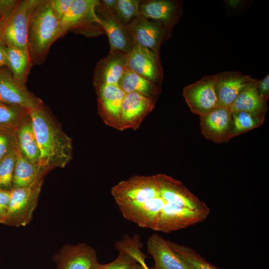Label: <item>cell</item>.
<instances>
[{
  "instance_id": "cell-38",
  "label": "cell",
  "mask_w": 269,
  "mask_h": 269,
  "mask_svg": "<svg viewBox=\"0 0 269 269\" xmlns=\"http://www.w3.org/2000/svg\"><path fill=\"white\" fill-rule=\"evenodd\" d=\"M7 67V58L6 51V45L0 41V68Z\"/></svg>"
},
{
  "instance_id": "cell-6",
  "label": "cell",
  "mask_w": 269,
  "mask_h": 269,
  "mask_svg": "<svg viewBox=\"0 0 269 269\" xmlns=\"http://www.w3.org/2000/svg\"><path fill=\"white\" fill-rule=\"evenodd\" d=\"M99 0H73L69 10L60 20V38L68 31L78 29L80 32L91 34L90 29L99 34L104 33L97 19L95 7Z\"/></svg>"
},
{
  "instance_id": "cell-43",
  "label": "cell",
  "mask_w": 269,
  "mask_h": 269,
  "mask_svg": "<svg viewBox=\"0 0 269 269\" xmlns=\"http://www.w3.org/2000/svg\"><path fill=\"white\" fill-rule=\"evenodd\" d=\"M131 269H145L141 265L136 263L131 268Z\"/></svg>"
},
{
  "instance_id": "cell-5",
  "label": "cell",
  "mask_w": 269,
  "mask_h": 269,
  "mask_svg": "<svg viewBox=\"0 0 269 269\" xmlns=\"http://www.w3.org/2000/svg\"><path fill=\"white\" fill-rule=\"evenodd\" d=\"M111 194L118 206L160 196L156 175H136L122 181L112 187Z\"/></svg>"
},
{
  "instance_id": "cell-29",
  "label": "cell",
  "mask_w": 269,
  "mask_h": 269,
  "mask_svg": "<svg viewBox=\"0 0 269 269\" xmlns=\"http://www.w3.org/2000/svg\"><path fill=\"white\" fill-rule=\"evenodd\" d=\"M29 115L27 110L0 102V129L15 131Z\"/></svg>"
},
{
  "instance_id": "cell-11",
  "label": "cell",
  "mask_w": 269,
  "mask_h": 269,
  "mask_svg": "<svg viewBox=\"0 0 269 269\" xmlns=\"http://www.w3.org/2000/svg\"><path fill=\"white\" fill-rule=\"evenodd\" d=\"M95 13L101 27L107 34L110 50L128 53L135 44L133 36L127 26L117 17L113 10L104 8L98 4Z\"/></svg>"
},
{
  "instance_id": "cell-35",
  "label": "cell",
  "mask_w": 269,
  "mask_h": 269,
  "mask_svg": "<svg viewBox=\"0 0 269 269\" xmlns=\"http://www.w3.org/2000/svg\"><path fill=\"white\" fill-rule=\"evenodd\" d=\"M50 1L56 15L61 20L69 10L73 0H50Z\"/></svg>"
},
{
  "instance_id": "cell-24",
  "label": "cell",
  "mask_w": 269,
  "mask_h": 269,
  "mask_svg": "<svg viewBox=\"0 0 269 269\" xmlns=\"http://www.w3.org/2000/svg\"><path fill=\"white\" fill-rule=\"evenodd\" d=\"M256 80L244 88L239 94L230 109L232 112H246L266 115L268 110L267 102L259 95Z\"/></svg>"
},
{
  "instance_id": "cell-23",
  "label": "cell",
  "mask_w": 269,
  "mask_h": 269,
  "mask_svg": "<svg viewBox=\"0 0 269 269\" xmlns=\"http://www.w3.org/2000/svg\"><path fill=\"white\" fill-rule=\"evenodd\" d=\"M48 171L39 164L27 159L18 149L13 176L12 188L28 187L42 182Z\"/></svg>"
},
{
  "instance_id": "cell-10",
  "label": "cell",
  "mask_w": 269,
  "mask_h": 269,
  "mask_svg": "<svg viewBox=\"0 0 269 269\" xmlns=\"http://www.w3.org/2000/svg\"><path fill=\"white\" fill-rule=\"evenodd\" d=\"M126 69L138 74L157 86L163 78L159 54L137 44H135L126 53Z\"/></svg>"
},
{
  "instance_id": "cell-9",
  "label": "cell",
  "mask_w": 269,
  "mask_h": 269,
  "mask_svg": "<svg viewBox=\"0 0 269 269\" xmlns=\"http://www.w3.org/2000/svg\"><path fill=\"white\" fill-rule=\"evenodd\" d=\"M210 208L193 210L166 202L162 207L156 229L165 233L187 228L204 221Z\"/></svg>"
},
{
  "instance_id": "cell-40",
  "label": "cell",
  "mask_w": 269,
  "mask_h": 269,
  "mask_svg": "<svg viewBox=\"0 0 269 269\" xmlns=\"http://www.w3.org/2000/svg\"><path fill=\"white\" fill-rule=\"evenodd\" d=\"M17 0H0V14L14 5Z\"/></svg>"
},
{
  "instance_id": "cell-3",
  "label": "cell",
  "mask_w": 269,
  "mask_h": 269,
  "mask_svg": "<svg viewBox=\"0 0 269 269\" xmlns=\"http://www.w3.org/2000/svg\"><path fill=\"white\" fill-rule=\"evenodd\" d=\"M39 1V0H17L4 25L0 35V40L6 46L28 52L27 34L29 23L32 11Z\"/></svg>"
},
{
  "instance_id": "cell-31",
  "label": "cell",
  "mask_w": 269,
  "mask_h": 269,
  "mask_svg": "<svg viewBox=\"0 0 269 269\" xmlns=\"http://www.w3.org/2000/svg\"><path fill=\"white\" fill-rule=\"evenodd\" d=\"M17 145L13 147L0 161V189L10 190L16 161L18 155Z\"/></svg>"
},
{
  "instance_id": "cell-25",
  "label": "cell",
  "mask_w": 269,
  "mask_h": 269,
  "mask_svg": "<svg viewBox=\"0 0 269 269\" xmlns=\"http://www.w3.org/2000/svg\"><path fill=\"white\" fill-rule=\"evenodd\" d=\"M15 136L20 152L29 161L39 164L40 152L29 115L16 130Z\"/></svg>"
},
{
  "instance_id": "cell-30",
  "label": "cell",
  "mask_w": 269,
  "mask_h": 269,
  "mask_svg": "<svg viewBox=\"0 0 269 269\" xmlns=\"http://www.w3.org/2000/svg\"><path fill=\"white\" fill-rule=\"evenodd\" d=\"M167 242L192 269H220L210 263L192 248L169 240H167Z\"/></svg>"
},
{
  "instance_id": "cell-16",
  "label": "cell",
  "mask_w": 269,
  "mask_h": 269,
  "mask_svg": "<svg viewBox=\"0 0 269 269\" xmlns=\"http://www.w3.org/2000/svg\"><path fill=\"white\" fill-rule=\"evenodd\" d=\"M53 259L57 269H94L99 263L95 249L86 243L63 246Z\"/></svg>"
},
{
  "instance_id": "cell-15",
  "label": "cell",
  "mask_w": 269,
  "mask_h": 269,
  "mask_svg": "<svg viewBox=\"0 0 269 269\" xmlns=\"http://www.w3.org/2000/svg\"><path fill=\"white\" fill-rule=\"evenodd\" d=\"M156 175L159 195L165 201L193 210L209 208L181 181L164 174Z\"/></svg>"
},
{
  "instance_id": "cell-14",
  "label": "cell",
  "mask_w": 269,
  "mask_h": 269,
  "mask_svg": "<svg viewBox=\"0 0 269 269\" xmlns=\"http://www.w3.org/2000/svg\"><path fill=\"white\" fill-rule=\"evenodd\" d=\"M232 113L230 109L218 107L199 116L201 133L215 143L226 142L231 139Z\"/></svg>"
},
{
  "instance_id": "cell-4",
  "label": "cell",
  "mask_w": 269,
  "mask_h": 269,
  "mask_svg": "<svg viewBox=\"0 0 269 269\" xmlns=\"http://www.w3.org/2000/svg\"><path fill=\"white\" fill-rule=\"evenodd\" d=\"M42 182L28 187L12 188L4 224L24 226L30 223L36 208Z\"/></svg>"
},
{
  "instance_id": "cell-41",
  "label": "cell",
  "mask_w": 269,
  "mask_h": 269,
  "mask_svg": "<svg viewBox=\"0 0 269 269\" xmlns=\"http://www.w3.org/2000/svg\"><path fill=\"white\" fill-rule=\"evenodd\" d=\"M117 2V0H99L101 5L105 8L114 10Z\"/></svg>"
},
{
  "instance_id": "cell-22",
  "label": "cell",
  "mask_w": 269,
  "mask_h": 269,
  "mask_svg": "<svg viewBox=\"0 0 269 269\" xmlns=\"http://www.w3.org/2000/svg\"><path fill=\"white\" fill-rule=\"evenodd\" d=\"M139 12L145 18L158 22L171 30L179 17L180 9L175 1L140 0Z\"/></svg>"
},
{
  "instance_id": "cell-7",
  "label": "cell",
  "mask_w": 269,
  "mask_h": 269,
  "mask_svg": "<svg viewBox=\"0 0 269 269\" xmlns=\"http://www.w3.org/2000/svg\"><path fill=\"white\" fill-rule=\"evenodd\" d=\"M0 102L30 111L43 106L41 99L13 76L7 67L0 68Z\"/></svg>"
},
{
  "instance_id": "cell-13",
  "label": "cell",
  "mask_w": 269,
  "mask_h": 269,
  "mask_svg": "<svg viewBox=\"0 0 269 269\" xmlns=\"http://www.w3.org/2000/svg\"><path fill=\"white\" fill-rule=\"evenodd\" d=\"M166 201L160 196L143 202L118 205L122 215L138 226L156 231L160 214Z\"/></svg>"
},
{
  "instance_id": "cell-8",
  "label": "cell",
  "mask_w": 269,
  "mask_h": 269,
  "mask_svg": "<svg viewBox=\"0 0 269 269\" xmlns=\"http://www.w3.org/2000/svg\"><path fill=\"white\" fill-rule=\"evenodd\" d=\"M182 95L191 111L199 116L218 107L215 75H205L183 88Z\"/></svg>"
},
{
  "instance_id": "cell-12",
  "label": "cell",
  "mask_w": 269,
  "mask_h": 269,
  "mask_svg": "<svg viewBox=\"0 0 269 269\" xmlns=\"http://www.w3.org/2000/svg\"><path fill=\"white\" fill-rule=\"evenodd\" d=\"M135 44L159 53L161 45L167 39L170 30L162 24L138 14L128 25Z\"/></svg>"
},
{
  "instance_id": "cell-37",
  "label": "cell",
  "mask_w": 269,
  "mask_h": 269,
  "mask_svg": "<svg viewBox=\"0 0 269 269\" xmlns=\"http://www.w3.org/2000/svg\"><path fill=\"white\" fill-rule=\"evenodd\" d=\"M257 91L261 97L266 102L269 96V75L268 74L261 80H258Z\"/></svg>"
},
{
  "instance_id": "cell-32",
  "label": "cell",
  "mask_w": 269,
  "mask_h": 269,
  "mask_svg": "<svg viewBox=\"0 0 269 269\" xmlns=\"http://www.w3.org/2000/svg\"><path fill=\"white\" fill-rule=\"evenodd\" d=\"M140 2L137 0H117L113 11L119 20L127 25L139 13Z\"/></svg>"
},
{
  "instance_id": "cell-21",
  "label": "cell",
  "mask_w": 269,
  "mask_h": 269,
  "mask_svg": "<svg viewBox=\"0 0 269 269\" xmlns=\"http://www.w3.org/2000/svg\"><path fill=\"white\" fill-rule=\"evenodd\" d=\"M146 249L154 260L152 269H192L172 249L167 240L157 234L149 237Z\"/></svg>"
},
{
  "instance_id": "cell-17",
  "label": "cell",
  "mask_w": 269,
  "mask_h": 269,
  "mask_svg": "<svg viewBox=\"0 0 269 269\" xmlns=\"http://www.w3.org/2000/svg\"><path fill=\"white\" fill-rule=\"evenodd\" d=\"M155 101L141 94H126L122 104L118 129H136L154 108Z\"/></svg>"
},
{
  "instance_id": "cell-34",
  "label": "cell",
  "mask_w": 269,
  "mask_h": 269,
  "mask_svg": "<svg viewBox=\"0 0 269 269\" xmlns=\"http://www.w3.org/2000/svg\"><path fill=\"white\" fill-rule=\"evenodd\" d=\"M15 131L0 129V161L17 145Z\"/></svg>"
},
{
  "instance_id": "cell-1",
  "label": "cell",
  "mask_w": 269,
  "mask_h": 269,
  "mask_svg": "<svg viewBox=\"0 0 269 269\" xmlns=\"http://www.w3.org/2000/svg\"><path fill=\"white\" fill-rule=\"evenodd\" d=\"M40 152L39 165L49 171L64 167L72 157V140L44 106L29 111Z\"/></svg>"
},
{
  "instance_id": "cell-39",
  "label": "cell",
  "mask_w": 269,
  "mask_h": 269,
  "mask_svg": "<svg viewBox=\"0 0 269 269\" xmlns=\"http://www.w3.org/2000/svg\"><path fill=\"white\" fill-rule=\"evenodd\" d=\"M16 3L14 5H13L12 7H10L8 9L6 10L4 12L0 14V35L1 33L2 28L9 15H10L13 9L14 8Z\"/></svg>"
},
{
  "instance_id": "cell-42",
  "label": "cell",
  "mask_w": 269,
  "mask_h": 269,
  "mask_svg": "<svg viewBox=\"0 0 269 269\" xmlns=\"http://www.w3.org/2000/svg\"><path fill=\"white\" fill-rule=\"evenodd\" d=\"M228 2L231 6L236 7L240 5L241 2L239 0H229Z\"/></svg>"
},
{
  "instance_id": "cell-20",
  "label": "cell",
  "mask_w": 269,
  "mask_h": 269,
  "mask_svg": "<svg viewBox=\"0 0 269 269\" xmlns=\"http://www.w3.org/2000/svg\"><path fill=\"white\" fill-rule=\"evenodd\" d=\"M126 53L110 50L97 64L94 73L93 84L96 88L104 85L118 84L126 69Z\"/></svg>"
},
{
  "instance_id": "cell-19",
  "label": "cell",
  "mask_w": 269,
  "mask_h": 269,
  "mask_svg": "<svg viewBox=\"0 0 269 269\" xmlns=\"http://www.w3.org/2000/svg\"><path fill=\"white\" fill-rule=\"evenodd\" d=\"M216 91L218 107L230 109L240 93L256 79L236 71L218 73Z\"/></svg>"
},
{
  "instance_id": "cell-36",
  "label": "cell",
  "mask_w": 269,
  "mask_h": 269,
  "mask_svg": "<svg viewBox=\"0 0 269 269\" xmlns=\"http://www.w3.org/2000/svg\"><path fill=\"white\" fill-rule=\"evenodd\" d=\"M10 194V190L0 189V223H4L8 208Z\"/></svg>"
},
{
  "instance_id": "cell-26",
  "label": "cell",
  "mask_w": 269,
  "mask_h": 269,
  "mask_svg": "<svg viewBox=\"0 0 269 269\" xmlns=\"http://www.w3.org/2000/svg\"><path fill=\"white\" fill-rule=\"evenodd\" d=\"M118 86L126 94L136 92L156 101L159 94L158 86L132 71L126 70Z\"/></svg>"
},
{
  "instance_id": "cell-2",
  "label": "cell",
  "mask_w": 269,
  "mask_h": 269,
  "mask_svg": "<svg viewBox=\"0 0 269 269\" xmlns=\"http://www.w3.org/2000/svg\"><path fill=\"white\" fill-rule=\"evenodd\" d=\"M60 20L50 0H39L31 14L28 29L27 44L33 64L40 65L46 59L52 44L59 38Z\"/></svg>"
},
{
  "instance_id": "cell-33",
  "label": "cell",
  "mask_w": 269,
  "mask_h": 269,
  "mask_svg": "<svg viewBox=\"0 0 269 269\" xmlns=\"http://www.w3.org/2000/svg\"><path fill=\"white\" fill-rule=\"evenodd\" d=\"M136 262L130 255L119 251L117 257L107 264L98 263L94 269H131Z\"/></svg>"
},
{
  "instance_id": "cell-28",
  "label": "cell",
  "mask_w": 269,
  "mask_h": 269,
  "mask_svg": "<svg viewBox=\"0 0 269 269\" xmlns=\"http://www.w3.org/2000/svg\"><path fill=\"white\" fill-rule=\"evenodd\" d=\"M232 113L231 138L260 127L264 123L266 116L242 111Z\"/></svg>"
},
{
  "instance_id": "cell-27",
  "label": "cell",
  "mask_w": 269,
  "mask_h": 269,
  "mask_svg": "<svg viewBox=\"0 0 269 269\" xmlns=\"http://www.w3.org/2000/svg\"><path fill=\"white\" fill-rule=\"evenodd\" d=\"M7 67L14 78L26 85L32 62L29 52L15 47L6 46Z\"/></svg>"
},
{
  "instance_id": "cell-18",
  "label": "cell",
  "mask_w": 269,
  "mask_h": 269,
  "mask_svg": "<svg viewBox=\"0 0 269 269\" xmlns=\"http://www.w3.org/2000/svg\"><path fill=\"white\" fill-rule=\"evenodd\" d=\"M95 89L99 114L106 124L118 129L122 104L126 94L115 85H104Z\"/></svg>"
}]
</instances>
